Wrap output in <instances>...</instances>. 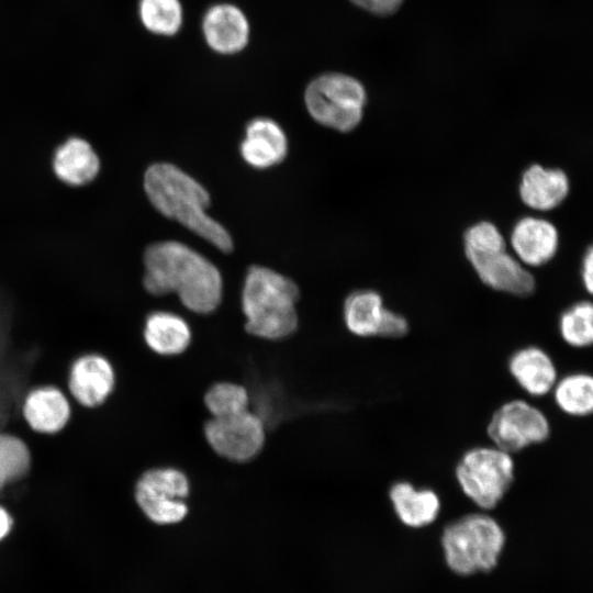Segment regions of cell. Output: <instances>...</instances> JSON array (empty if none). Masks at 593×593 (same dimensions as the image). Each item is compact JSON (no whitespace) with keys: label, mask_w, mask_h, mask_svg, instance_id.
<instances>
[{"label":"cell","mask_w":593,"mask_h":593,"mask_svg":"<svg viewBox=\"0 0 593 593\" xmlns=\"http://www.w3.org/2000/svg\"><path fill=\"white\" fill-rule=\"evenodd\" d=\"M208 44L216 52L231 54L240 51L248 41L249 27L243 12L231 4L212 7L203 20Z\"/></svg>","instance_id":"obj_16"},{"label":"cell","mask_w":593,"mask_h":593,"mask_svg":"<svg viewBox=\"0 0 593 593\" xmlns=\"http://www.w3.org/2000/svg\"><path fill=\"white\" fill-rule=\"evenodd\" d=\"M385 309L383 299L378 292L373 290L354 291L344 303L345 325L356 336H378Z\"/></svg>","instance_id":"obj_21"},{"label":"cell","mask_w":593,"mask_h":593,"mask_svg":"<svg viewBox=\"0 0 593 593\" xmlns=\"http://www.w3.org/2000/svg\"><path fill=\"white\" fill-rule=\"evenodd\" d=\"M504 545L501 526L484 514H469L446 527L443 546L448 564L461 574L488 571Z\"/></svg>","instance_id":"obj_4"},{"label":"cell","mask_w":593,"mask_h":593,"mask_svg":"<svg viewBox=\"0 0 593 593\" xmlns=\"http://www.w3.org/2000/svg\"><path fill=\"white\" fill-rule=\"evenodd\" d=\"M557 406L566 414L582 417L593 410V378L574 372L557 380L552 390Z\"/></svg>","instance_id":"obj_22"},{"label":"cell","mask_w":593,"mask_h":593,"mask_svg":"<svg viewBox=\"0 0 593 593\" xmlns=\"http://www.w3.org/2000/svg\"><path fill=\"white\" fill-rule=\"evenodd\" d=\"M510 239L519 260L533 267L550 261L559 247L556 226L535 216L519 219L512 228Z\"/></svg>","instance_id":"obj_11"},{"label":"cell","mask_w":593,"mask_h":593,"mask_svg":"<svg viewBox=\"0 0 593 593\" xmlns=\"http://www.w3.org/2000/svg\"><path fill=\"white\" fill-rule=\"evenodd\" d=\"M143 283L153 295L177 293L198 314L214 312L222 300V278L216 267L190 247L174 240L149 245L144 254Z\"/></svg>","instance_id":"obj_1"},{"label":"cell","mask_w":593,"mask_h":593,"mask_svg":"<svg viewBox=\"0 0 593 593\" xmlns=\"http://www.w3.org/2000/svg\"><path fill=\"white\" fill-rule=\"evenodd\" d=\"M358 7L379 15H389L394 13L403 0H350Z\"/></svg>","instance_id":"obj_29"},{"label":"cell","mask_w":593,"mask_h":593,"mask_svg":"<svg viewBox=\"0 0 593 593\" xmlns=\"http://www.w3.org/2000/svg\"><path fill=\"white\" fill-rule=\"evenodd\" d=\"M409 332L406 318L389 309H385L378 336L387 338H399Z\"/></svg>","instance_id":"obj_28"},{"label":"cell","mask_w":593,"mask_h":593,"mask_svg":"<svg viewBox=\"0 0 593 593\" xmlns=\"http://www.w3.org/2000/svg\"><path fill=\"white\" fill-rule=\"evenodd\" d=\"M146 345L160 356H178L184 353L192 339L188 322L171 312H154L147 316L144 327Z\"/></svg>","instance_id":"obj_18"},{"label":"cell","mask_w":593,"mask_h":593,"mask_svg":"<svg viewBox=\"0 0 593 593\" xmlns=\"http://www.w3.org/2000/svg\"><path fill=\"white\" fill-rule=\"evenodd\" d=\"M144 189L163 215L179 222L220 250L232 251L231 235L205 212L211 202L208 191L191 176L175 165L157 163L147 168Z\"/></svg>","instance_id":"obj_2"},{"label":"cell","mask_w":593,"mask_h":593,"mask_svg":"<svg viewBox=\"0 0 593 593\" xmlns=\"http://www.w3.org/2000/svg\"><path fill=\"white\" fill-rule=\"evenodd\" d=\"M189 477L175 467L147 470L135 486V500L145 516L157 525H175L188 513Z\"/></svg>","instance_id":"obj_7"},{"label":"cell","mask_w":593,"mask_h":593,"mask_svg":"<svg viewBox=\"0 0 593 593\" xmlns=\"http://www.w3.org/2000/svg\"><path fill=\"white\" fill-rule=\"evenodd\" d=\"M480 280L493 290L517 296L530 295L534 276L505 250L467 257Z\"/></svg>","instance_id":"obj_10"},{"label":"cell","mask_w":593,"mask_h":593,"mask_svg":"<svg viewBox=\"0 0 593 593\" xmlns=\"http://www.w3.org/2000/svg\"><path fill=\"white\" fill-rule=\"evenodd\" d=\"M570 182L559 168H546L534 164L525 169L518 187L524 204L537 211H550L568 197Z\"/></svg>","instance_id":"obj_12"},{"label":"cell","mask_w":593,"mask_h":593,"mask_svg":"<svg viewBox=\"0 0 593 593\" xmlns=\"http://www.w3.org/2000/svg\"><path fill=\"white\" fill-rule=\"evenodd\" d=\"M53 169L64 182L81 186L90 182L98 175L100 161L88 142L72 137L56 149Z\"/></svg>","instance_id":"obj_19"},{"label":"cell","mask_w":593,"mask_h":593,"mask_svg":"<svg viewBox=\"0 0 593 593\" xmlns=\"http://www.w3.org/2000/svg\"><path fill=\"white\" fill-rule=\"evenodd\" d=\"M299 296V288L288 277L266 267H250L242 293L245 329L267 340L289 337L298 327Z\"/></svg>","instance_id":"obj_3"},{"label":"cell","mask_w":593,"mask_h":593,"mask_svg":"<svg viewBox=\"0 0 593 593\" xmlns=\"http://www.w3.org/2000/svg\"><path fill=\"white\" fill-rule=\"evenodd\" d=\"M508 370L516 383L532 396L546 395L558 380L552 358L537 346L514 351L508 359Z\"/></svg>","instance_id":"obj_14"},{"label":"cell","mask_w":593,"mask_h":593,"mask_svg":"<svg viewBox=\"0 0 593 593\" xmlns=\"http://www.w3.org/2000/svg\"><path fill=\"white\" fill-rule=\"evenodd\" d=\"M389 496L398 517L410 527L430 524L440 510V500L434 490L415 488L409 481L393 483Z\"/></svg>","instance_id":"obj_17"},{"label":"cell","mask_w":593,"mask_h":593,"mask_svg":"<svg viewBox=\"0 0 593 593\" xmlns=\"http://www.w3.org/2000/svg\"><path fill=\"white\" fill-rule=\"evenodd\" d=\"M143 25L158 35H174L181 26L182 10L179 0H139Z\"/></svg>","instance_id":"obj_24"},{"label":"cell","mask_w":593,"mask_h":593,"mask_svg":"<svg viewBox=\"0 0 593 593\" xmlns=\"http://www.w3.org/2000/svg\"><path fill=\"white\" fill-rule=\"evenodd\" d=\"M203 434L210 448L232 462H247L262 450L266 426L259 414L250 410L225 417H211Z\"/></svg>","instance_id":"obj_8"},{"label":"cell","mask_w":593,"mask_h":593,"mask_svg":"<svg viewBox=\"0 0 593 593\" xmlns=\"http://www.w3.org/2000/svg\"><path fill=\"white\" fill-rule=\"evenodd\" d=\"M23 413L34 430L49 434L60 430L66 425L70 410L65 395L58 389L45 387L27 395Z\"/></svg>","instance_id":"obj_20"},{"label":"cell","mask_w":593,"mask_h":593,"mask_svg":"<svg viewBox=\"0 0 593 593\" xmlns=\"http://www.w3.org/2000/svg\"><path fill=\"white\" fill-rule=\"evenodd\" d=\"M30 452L18 437L0 434V489L23 477L30 468Z\"/></svg>","instance_id":"obj_26"},{"label":"cell","mask_w":593,"mask_h":593,"mask_svg":"<svg viewBox=\"0 0 593 593\" xmlns=\"http://www.w3.org/2000/svg\"><path fill=\"white\" fill-rule=\"evenodd\" d=\"M486 432L493 446L512 455L547 440L550 423L538 407L524 400H512L493 413Z\"/></svg>","instance_id":"obj_9"},{"label":"cell","mask_w":593,"mask_h":593,"mask_svg":"<svg viewBox=\"0 0 593 593\" xmlns=\"http://www.w3.org/2000/svg\"><path fill=\"white\" fill-rule=\"evenodd\" d=\"M211 417H225L249 410V392L238 383L220 381L212 384L203 396Z\"/></svg>","instance_id":"obj_23"},{"label":"cell","mask_w":593,"mask_h":593,"mask_svg":"<svg viewBox=\"0 0 593 593\" xmlns=\"http://www.w3.org/2000/svg\"><path fill=\"white\" fill-rule=\"evenodd\" d=\"M466 257L505 250V239L500 230L489 221L478 222L463 234Z\"/></svg>","instance_id":"obj_27"},{"label":"cell","mask_w":593,"mask_h":593,"mask_svg":"<svg viewBox=\"0 0 593 593\" xmlns=\"http://www.w3.org/2000/svg\"><path fill=\"white\" fill-rule=\"evenodd\" d=\"M305 104L311 116L322 125L349 132L361 121L366 104L363 86L343 74H325L305 90Z\"/></svg>","instance_id":"obj_6"},{"label":"cell","mask_w":593,"mask_h":593,"mask_svg":"<svg viewBox=\"0 0 593 593\" xmlns=\"http://www.w3.org/2000/svg\"><path fill=\"white\" fill-rule=\"evenodd\" d=\"M562 339L575 348H584L593 342V306L589 301H580L567 309L559 320Z\"/></svg>","instance_id":"obj_25"},{"label":"cell","mask_w":593,"mask_h":593,"mask_svg":"<svg viewBox=\"0 0 593 593\" xmlns=\"http://www.w3.org/2000/svg\"><path fill=\"white\" fill-rule=\"evenodd\" d=\"M12 521L8 512L0 506V540L9 533Z\"/></svg>","instance_id":"obj_31"},{"label":"cell","mask_w":593,"mask_h":593,"mask_svg":"<svg viewBox=\"0 0 593 593\" xmlns=\"http://www.w3.org/2000/svg\"><path fill=\"white\" fill-rule=\"evenodd\" d=\"M581 275L586 291L591 293L593 290V250L591 246L584 254Z\"/></svg>","instance_id":"obj_30"},{"label":"cell","mask_w":593,"mask_h":593,"mask_svg":"<svg viewBox=\"0 0 593 593\" xmlns=\"http://www.w3.org/2000/svg\"><path fill=\"white\" fill-rule=\"evenodd\" d=\"M287 150V137L275 121L258 118L246 126L240 154L248 165L258 169L272 167L286 158Z\"/></svg>","instance_id":"obj_13"},{"label":"cell","mask_w":593,"mask_h":593,"mask_svg":"<svg viewBox=\"0 0 593 593\" xmlns=\"http://www.w3.org/2000/svg\"><path fill=\"white\" fill-rule=\"evenodd\" d=\"M113 384V369L101 356H83L71 368L69 390L74 398L85 406L101 404L112 391Z\"/></svg>","instance_id":"obj_15"},{"label":"cell","mask_w":593,"mask_h":593,"mask_svg":"<svg viewBox=\"0 0 593 593\" xmlns=\"http://www.w3.org/2000/svg\"><path fill=\"white\" fill-rule=\"evenodd\" d=\"M455 475L469 500L481 508L491 510L512 486L515 463L511 454L495 446H479L461 456Z\"/></svg>","instance_id":"obj_5"}]
</instances>
